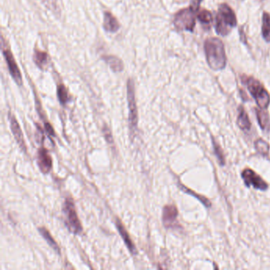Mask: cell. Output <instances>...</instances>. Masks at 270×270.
Listing matches in <instances>:
<instances>
[{"label":"cell","instance_id":"1","mask_svg":"<svg viewBox=\"0 0 270 270\" xmlns=\"http://www.w3.org/2000/svg\"><path fill=\"white\" fill-rule=\"evenodd\" d=\"M207 62L213 71L224 69L227 64L225 47L221 40L216 38H208L205 42Z\"/></svg>","mask_w":270,"mask_h":270},{"label":"cell","instance_id":"2","mask_svg":"<svg viewBox=\"0 0 270 270\" xmlns=\"http://www.w3.org/2000/svg\"><path fill=\"white\" fill-rule=\"evenodd\" d=\"M236 26L237 19L235 12L227 4H220L216 16V32L220 35L225 36L229 34L231 28Z\"/></svg>","mask_w":270,"mask_h":270},{"label":"cell","instance_id":"3","mask_svg":"<svg viewBox=\"0 0 270 270\" xmlns=\"http://www.w3.org/2000/svg\"><path fill=\"white\" fill-rule=\"evenodd\" d=\"M242 80L247 86L249 93L255 100L257 105L261 109H267L270 103V96L264 86L253 77L242 78Z\"/></svg>","mask_w":270,"mask_h":270},{"label":"cell","instance_id":"4","mask_svg":"<svg viewBox=\"0 0 270 270\" xmlns=\"http://www.w3.org/2000/svg\"><path fill=\"white\" fill-rule=\"evenodd\" d=\"M198 8L190 7L178 12L174 19L175 27L179 30L193 32L196 24V12Z\"/></svg>","mask_w":270,"mask_h":270},{"label":"cell","instance_id":"5","mask_svg":"<svg viewBox=\"0 0 270 270\" xmlns=\"http://www.w3.org/2000/svg\"><path fill=\"white\" fill-rule=\"evenodd\" d=\"M63 212L65 215L64 223L69 231L73 234H79L82 232L83 228L78 217L77 212L75 211V204L71 198H68L64 202Z\"/></svg>","mask_w":270,"mask_h":270},{"label":"cell","instance_id":"6","mask_svg":"<svg viewBox=\"0 0 270 270\" xmlns=\"http://www.w3.org/2000/svg\"><path fill=\"white\" fill-rule=\"evenodd\" d=\"M127 98L128 105V123L131 130H135L138 124V112L135 97V87L132 79H128L127 83Z\"/></svg>","mask_w":270,"mask_h":270},{"label":"cell","instance_id":"7","mask_svg":"<svg viewBox=\"0 0 270 270\" xmlns=\"http://www.w3.org/2000/svg\"><path fill=\"white\" fill-rule=\"evenodd\" d=\"M242 178L247 186H253L254 189L260 190H266L268 189V185L265 181L251 169L244 170L242 173Z\"/></svg>","mask_w":270,"mask_h":270},{"label":"cell","instance_id":"8","mask_svg":"<svg viewBox=\"0 0 270 270\" xmlns=\"http://www.w3.org/2000/svg\"><path fill=\"white\" fill-rule=\"evenodd\" d=\"M4 57L8 63V68H9L10 73L12 75L14 80L16 82L18 85H22L23 83V78H22L21 72L18 67L17 63L14 58L13 54L11 53L9 49H4Z\"/></svg>","mask_w":270,"mask_h":270},{"label":"cell","instance_id":"9","mask_svg":"<svg viewBox=\"0 0 270 270\" xmlns=\"http://www.w3.org/2000/svg\"><path fill=\"white\" fill-rule=\"evenodd\" d=\"M38 167L43 174L50 172L53 167V160L47 149H40L38 155Z\"/></svg>","mask_w":270,"mask_h":270},{"label":"cell","instance_id":"10","mask_svg":"<svg viewBox=\"0 0 270 270\" xmlns=\"http://www.w3.org/2000/svg\"><path fill=\"white\" fill-rule=\"evenodd\" d=\"M178 212L175 205H167L163 210V223L167 228H171L175 225Z\"/></svg>","mask_w":270,"mask_h":270},{"label":"cell","instance_id":"11","mask_svg":"<svg viewBox=\"0 0 270 270\" xmlns=\"http://www.w3.org/2000/svg\"><path fill=\"white\" fill-rule=\"evenodd\" d=\"M10 124L12 128V133L15 137V141H17L18 145L23 149V151H27V147L25 144L24 137H23V131L18 123L17 120L14 115L9 114Z\"/></svg>","mask_w":270,"mask_h":270},{"label":"cell","instance_id":"12","mask_svg":"<svg viewBox=\"0 0 270 270\" xmlns=\"http://www.w3.org/2000/svg\"><path fill=\"white\" fill-rule=\"evenodd\" d=\"M116 228L118 230L119 234H120V236L123 238V240H124L126 246L129 249V251L131 252V253H132V254H137V250L135 245H134L132 241L131 240L128 231H126V229L124 228L123 223H122L118 219L116 220Z\"/></svg>","mask_w":270,"mask_h":270},{"label":"cell","instance_id":"13","mask_svg":"<svg viewBox=\"0 0 270 270\" xmlns=\"http://www.w3.org/2000/svg\"><path fill=\"white\" fill-rule=\"evenodd\" d=\"M103 27L107 32L115 33L120 29V24L112 14L109 12H105Z\"/></svg>","mask_w":270,"mask_h":270},{"label":"cell","instance_id":"14","mask_svg":"<svg viewBox=\"0 0 270 270\" xmlns=\"http://www.w3.org/2000/svg\"><path fill=\"white\" fill-rule=\"evenodd\" d=\"M237 123L239 128L244 131H249L251 128V123L249 121V116L246 113V110L242 106L238 109V116Z\"/></svg>","mask_w":270,"mask_h":270},{"label":"cell","instance_id":"15","mask_svg":"<svg viewBox=\"0 0 270 270\" xmlns=\"http://www.w3.org/2000/svg\"><path fill=\"white\" fill-rule=\"evenodd\" d=\"M261 34L264 41L270 42V14L268 12H264L262 15Z\"/></svg>","mask_w":270,"mask_h":270},{"label":"cell","instance_id":"16","mask_svg":"<svg viewBox=\"0 0 270 270\" xmlns=\"http://www.w3.org/2000/svg\"><path fill=\"white\" fill-rule=\"evenodd\" d=\"M103 60L110 67L111 69L113 70L115 72H120L124 68L123 63L117 57L108 56V57H104Z\"/></svg>","mask_w":270,"mask_h":270},{"label":"cell","instance_id":"17","mask_svg":"<svg viewBox=\"0 0 270 270\" xmlns=\"http://www.w3.org/2000/svg\"><path fill=\"white\" fill-rule=\"evenodd\" d=\"M34 61L38 68L44 69L49 62V56L45 52L36 51L34 55Z\"/></svg>","mask_w":270,"mask_h":270},{"label":"cell","instance_id":"18","mask_svg":"<svg viewBox=\"0 0 270 270\" xmlns=\"http://www.w3.org/2000/svg\"><path fill=\"white\" fill-rule=\"evenodd\" d=\"M257 120H258L259 125L261 129L269 131L270 130V120L268 113H264V111L261 109L256 110Z\"/></svg>","mask_w":270,"mask_h":270},{"label":"cell","instance_id":"19","mask_svg":"<svg viewBox=\"0 0 270 270\" xmlns=\"http://www.w3.org/2000/svg\"><path fill=\"white\" fill-rule=\"evenodd\" d=\"M38 230H39L40 234H41V235H42V237L45 238L49 246L53 248L55 251H57V253H60V248H59L57 242L54 240V238H53V237H52V235L49 234L47 229H45V227H40Z\"/></svg>","mask_w":270,"mask_h":270},{"label":"cell","instance_id":"20","mask_svg":"<svg viewBox=\"0 0 270 270\" xmlns=\"http://www.w3.org/2000/svg\"><path fill=\"white\" fill-rule=\"evenodd\" d=\"M256 150L260 153V154L263 155V156H267L269 152V145L266 141H263L261 139L257 140L254 144Z\"/></svg>","mask_w":270,"mask_h":270},{"label":"cell","instance_id":"21","mask_svg":"<svg viewBox=\"0 0 270 270\" xmlns=\"http://www.w3.org/2000/svg\"><path fill=\"white\" fill-rule=\"evenodd\" d=\"M57 97H58L60 103L62 105H65L69 100L68 90L63 84L59 85L58 87H57Z\"/></svg>","mask_w":270,"mask_h":270},{"label":"cell","instance_id":"22","mask_svg":"<svg viewBox=\"0 0 270 270\" xmlns=\"http://www.w3.org/2000/svg\"><path fill=\"white\" fill-rule=\"evenodd\" d=\"M197 19L203 24H209L212 21V15L210 12L207 10H201V12L197 14Z\"/></svg>","mask_w":270,"mask_h":270},{"label":"cell","instance_id":"23","mask_svg":"<svg viewBox=\"0 0 270 270\" xmlns=\"http://www.w3.org/2000/svg\"><path fill=\"white\" fill-rule=\"evenodd\" d=\"M181 187H182V190H183V191L189 193L190 195L194 196V197H197V199L199 200V201L202 203L203 205H205V206L208 207V208H209V207L211 206V205H212L210 201H209V200L207 199L206 197H203V196L201 195H197V193H194V192L192 191V190H189V189L185 187V186H181Z\"/></svg>","mask_w":270,"mask_h":270},{"label":"cell","instance_id":"24","mask_svg":"<svg viewBox=\"0 0 270 270\" xmlns=\"http://www.w3.org/2000/svg\"><path fill=\"white\" fill-rule=\"evenodd\" d=\"M213 147L214 151H215V153H216V156H217L218 160L220 161V164L223 165L225 160H224L223 152H222V149H220V145H218L215 141H213Z\"/></svg>","mask_w":270,"mask_h":270},{"label":"cell","instance_id":"25","mask_svg":"<svg viewBox=\"0 0 270 270\" xmlns=\"http://www.w3.org/2000/svg\"><path fill=\"white\" fill-rule=\"evenodd\" d=\"M45 131L49 134V136H50V137H54V130H53V127H52L50 124L46 123V124H45Z\"/></svg>","mask_w":270,"mask_h":270},{"label":"cell","instance_id":"26","mask_svg":"<svg viewBox=\"0 0 270 270\" xmlns=\"http://www.w3.org/2000/svg\"><path fill=\"white\" fill-rule=\"evenodd\" d=\"M197 1H198V2H201V0H197Z\"/></svg>","mask_w":270,"mask_h":270}]
</instances>
